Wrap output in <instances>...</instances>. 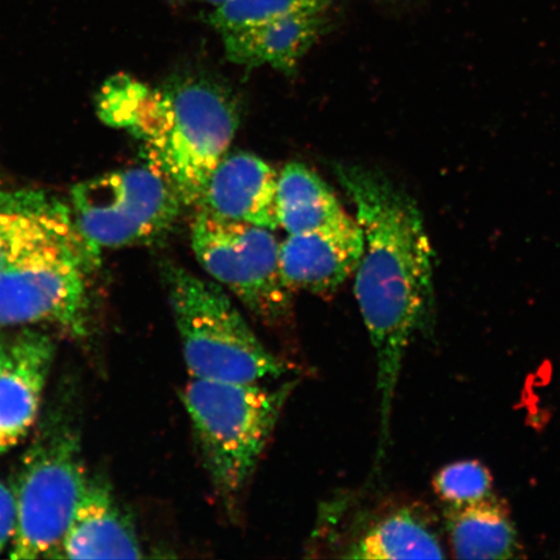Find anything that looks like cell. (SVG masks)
I'll return each mask as SVG.
<instances>
[{"instance_id":"5bb4252c","label":"cell","mask_w":560,"mask_h":560,"mask_svg":"<svg viewBox=\"0 0 560 560\" xmlns=\"http://www.w3.org/2000/svg\"><path fill=\"white\" fill-rule=\"evenodd\" d=\"M60 558H143L135 524L104 486L90 480L70 523Z\"/></svg>"},{"instance_id":"7c38bea8","label":"cell","mask_w":560,"mask_h":560,"mask_svg":"<svg viewBox=\"0 0 560 560\" xmlns=\"http://www.w3.org/2000/svg\"><path fill=\"white\" fill-rule=\"evenodd\" d=\"M72 210L40 191L0 190V275L46 245L81 237Z\"/></svg>"},{"instance_id":"9a60e30c","label":"cell","mask_w":560,"mask_h":560,"mask_svg":"<svg viewBox=\"0 0 560 560\" xmlns=\"http://www.w3.org/2000/svg\"><path fill=\"white\" fill-rule=\"evenodd\" d=\"M346 559H444L445 546L429 510L404 505L369 522L347 545Z\"/></svg>"},{"instance_id":"7402d4cb","label":"cell","mask_w":560,"mask_h":560,"mask_svg":"<svg viewBox=\"0 0 560 560\" xmlns=\"http://www.w3.org/2000/svg\"><path fill=\"white\" fill-rule=\"evenodd\" d=\"M4 349H5V347L2 345V342H0V360H2V357L4 354Z\"/></svg>"},{"instance_id":"3957f363","label":"cell","mask_w":560,"mask_h":560,"mask_svg":"<svg viewBox=\"0 0 560 560\" xmlns=\"http://www.w3.org/2000/svg\"><path fill=\"white\" fill-rule=\"evenodd\" d=\"M296 384L290 381L271 388L191 377L182 390L202 464L230 513L236 510Z\"/></svg>"},{"instance_id":"2e32d148","label":"cell","mask_w":560,"mask_h":560,"mask_svg":"<svg viewBox=\"0 0 560 560\" xmlns=\"http://www.w3.org/2000/svg\"><path fill=\"white\" fill-rule=\"evenodd\" d=\"M445 527L452 555L457 559H516L523 546L510 511L499 497L445 506Z\"/></svg>"},{"instance_id":"7a4b0ae2","label":"cell","mask_w":560,"mask_h":560,"mask_svg":"<svg viewBox=\"0 0 560 560\" xmlns=\"http://www.w3.org/2000/svg\"><path fill=\"white\" fill-rule=\"evenodd\" d=\"M96 110L104 124L142 143L147 163L164 175L184 206L198 205L240 125L225 91L196 79L156 89L117 74L102 86Z\"/></svg>"},{"instance_id":"44dd1931","label":"cell","mask_w":560,"mask_h":560,"mask_svg":"<svg viewBox=\"0 0 560 560\" xmlns=\"http://www.w3.org/2000/svg\"><path fill=\"white\" fill-rule=\"evenodd\" d=\"M191 2L206 5V7H208V9L210 11V10L215 9V7H219V5L228 2V0H191Z\"/></svg>"},{"instance_id":"6da1fadb","label":"cell","mask_w":560,"mask_h":560,"mask_svg":"<svg viewBox=\"0 0 560 560\" xmlns=\"http://www.w3.org/2000/svg\"><path fill=\"white\" fill-rule=\"evenodd\" d=\"M335 173L363 235L354 295L375 350L381 397L376 457L383 459L406 352L435 317V250L417 202L402 188L366 166L342 164Z\"/></svg>"},{"instance_id":"4fadbf2b","label":"cell","mask_w":560,"mask_h":560,"mask_svg":"<svg viewBox=\"0 0 560 560\" xmlns=\"http://www.w3.org/2000/svg\"><path fill=\"white\" fill-rule=\"evenodd\" d=\"M326 11L296 15L221 34L226 58L247 68L271 67L292 73L325 30Z\"/></svg>"},{"instance_id":"5b68a950","label":"cell","mask_w":560,"mask_h":560,"mask_svg":"<svg viewBox=\"0 0 560 560\" xmlns=\"http://www.w3.org/2000/svg\"><path fill=\"white\" fill-rule=\"evenodd\" d=\"M70 200L77 230L100 252L159 240L184 206L164 175L149 164L83 180L72 188Z\"/></svg>"},{"instance_id":"30bf717a","label":"cell","mask_w":560,"mask_h":560,"mask_svg":"<svg viewBox=\"0 0 560 560\" xmlns=\"http://www.w3.org/2000/svg\"><path fill=\"white\" fill-rule=\"evenodd\" d=\"M278 178L275 167L254 153H226L210 174L196 207L217 219L277 230Z\"/></svg>"},{"instance_id":"ac0fdd59","label":"cell","mask_w":560,"mask_h":560,"mask_svg":"<svg viewBox=\"0 0 560 560\" xmlns=\"http://www.w3.org/2000/svg\"><path fill=\"white\" fill-rule=\"evenodd\" d=\"M331 0H228L209 12V24L220 34L248 30L301 12L326 11Z\"/></svg>"},{"instance_id":"277c9868","label":"cell","mask_w":560,"mask_h":560,"mask_svg":"<svg viewBox=\"0 0 560 560\" xmlns=\"http://www.w3.org/2000/svg\"><path fill=\"white\" fill-rule=\"evenodd\" d=\"M161 278L191 377L254 384L290 370L258 339L221 284L172 262L161 266Z\"/></svg>"},{"instance_id":"d6986e66","label":"cell","mask_w":560,"mask_h":560,"mask_svg":"<svg viewBox=\"0 0 560 560\" xmlns=\"http://www.w3.org/2000/svg\"><path fill=\"white\" fill-rule=\"evenodd\" d=\"M433 490L445 506H464L493 493V476L480 460L453 462L433 476Z\"/></svg>"},{"instance_id":"8fae6325","label":"cell","mask_w":560,"mask_h":560,"mask_svg":"<svg viewBox=\"0 0 560 560\" xmlns=\"http://www.w3.org/2000/svg\"><path fill=\"white\" fill-rule=\"evenodd\" d=\"M46 335L25 332L0 360V453L18 445L37 419L42 390L52 363Z\"/></svg>"},{"instance_id":"ba28073f","label":"cell","mask_w":560,"mask_h":560,"mask_svg":"<svg viewBox=\"0 0 560 560\" xmlns=\"http://www.w3.org/2000/svg\"><path fill=\"white\" fill-rule=\"evenodd\" d=\"M101 252L83 236L35 249L0 275V326L50 322L85 330L86 276Z\"/></svg>"},{"instance_id":"e0dca14e","label":"cell","mask_w":560,"mask_h":560,"mask_svg":"<svg viewBox=\"0 0 560 560\" xmlns=\"http://www.w3.org/2000/svg\"><path fill=\"white\" fill-rule=\"evenodd\" d=\"M277 208L279 228L289 235L330 226L348 215L330 186L300 163L280 172Z\"/></svg>"},{"instance_id":"52a82bcc","label":"cell","mask_w":560,"mask_h":560,"mask_svg":"<svg viewBox=\"0 0 560 560\" xmlns=\"http://www.w3.org/2000/svg\"><path fill=\"white\" fill-rule=\"evenodd\" d=\"M90 485L79 441L67 431L39 438L18 481L12 559L60 558L70 523Z\"/></svg>"},{"instance_id":"9c48e42d","label":"cell","mask_w":560,"mask_h":560,"mask_svg":"<svg viewBox=\"0 0 560 560\" xmlns=\"http://www.w3.org/2000/svg\"><path fill=\"white\" fill-rule=\"evenodd\" d=\"M362 252L360 223L348 214L330 226L287 236L279 245V268L292 292L322 296L354 275Z\"/></svg>"},{"instance_id":"8992f818","label":"cell","mask_w":560,"mask_h":560,"mask_svg":"<svg viewBox=\"0 0 560 560\" xmlns=\"http://www.w3.org/2000/svg\"><path fill=\"white\" fill-rule=\"evenodd\" d=\"M191 243L202 269L262 325L279 330L291 324L293 292L280 272V243L271 230L198 210Z\"/></svg>"},{"instance_id":"ffe728a7","label":"cell","mask_w":560,"mask_h":560,"mask_svg":"<svg viewBox=\"0 0 560 560\" xmlns=\"http://www.w3.org/2000/svg\"><path fill=\"white\" fill-rule=\"evenodd\" d=\"M18 527V500L9 487L0 481V551L15 536Z\"/></svg>"}]
</instances>
